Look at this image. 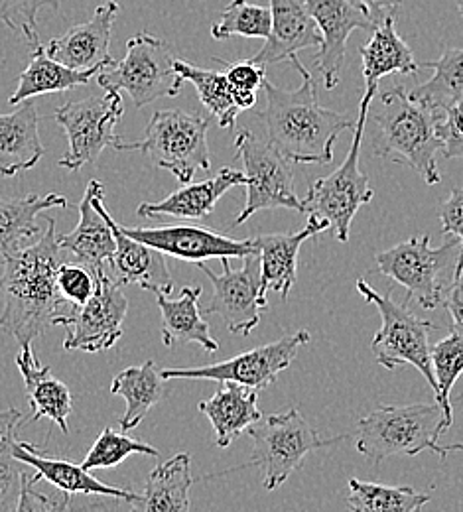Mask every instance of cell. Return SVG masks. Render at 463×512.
Instances as JSON below:
<instances>
[{
    "mask_svg": "<svg viewBox=\"0 0 463 512\" xmlns=\"http://www.w3.org/2000/svg\"><path fill=\"white\" fill-rule=\"evenodd\" d=\"M460 255V239L452 237L438 249L430 247V235L410 237L397 247L379 253V270L393 282L408 290L406 302L412 298L424 310H436L444 302L442 272L450 266L456 268Z\"/></svg>",
    "mask_w": 463,
    "mask_h": 512,
    "instance_id": "11",
    "label": "cell"
},
{
    "mask_svg": "<svg viewBox=\"0 0 463 512\" xmlns=\"http://www.w3.org/2000/svg\"><path fill=\"white\" fill-rule=\"evenodd\" d=\"M442 117L444 111L412 97L402 85L383 91L367 115L377 125L373 154L414 170L428 186L440 184L436 154L442 152Z\"/></svg>",
    "mask_w": 463,
    "mask_h": 512,
    "instance_id": "3",
    "label": "cell"
},
{
    "mask_svg": "<svg viewBox=\"0 0 463 512\" xmlns=\"http://www.w3.org/2000/svg\"><path fill=\"white\" fill-rule=\"evenodd\" d=\"M272 26L265 46L253 56L255 64H280L306 48L322 44V34L304 0H270Z\"/></svg>",
    "mask_w": 463,
    "mask_h": 512,
    "instance_id": "20",
    "label": "cell"
},
{
    "mask_svg": "<svg viewBox=\"0 0 463 512\" xmlns=\"http://www.w3.org/2000/svg\"><path fill=\"white\" fill-rule=\"evenodd\" d=\"M129 237L186 262H203L209 258H243L257 251L255 239H231L209 227L196 225H160V227H123Z\"/></svg>",
    "mask_w": 463,
    "mask_h": 512,
    "instance_id": "16",
    "label": "cell"
},
{
    "mask_svg": "<svg viewBox=\"0 0 463 512\" xmlns=\"http://www.w3.org/2000/svg\"><path fill=\"white\" fill-rule=\"evenodd\" d=\"M444 451L450 453V451H463V444H450V446H444Z\"/></svg>",
    "mask_w": 463,
    "mask_h": 512,
    "instance_id": "50",
    "label": "cell"
},
{
    "mask_svg": "<svg viewBox=\"0 0 463 512\" xmlns=\"http://www.w3.org/2000/svg\"><path fill=\"white\" fill-rule=\"evenodd\" d=\"M174 67L184 81L196 87L201 105L217 119L221 128L235 127L237 117L257 103V93L235 89L223 71L203 69L182 60H176Z\"/></svg>",
    "mask_w": 463,
    "mask_h": 512,
    "instance_id": "29",
    "label": "cell"
},
{
    "mask_svg": "<svg viewBox=\"0 0 463 512\" xmlns=\"http://www.w3.org/2000/svg\"><path fill=\"white\" fill-rule=\"evenodd\" d=\"M450 426L444 408L436 400L430 404L381 406L359 420L357 451L373 465L393 455L414 457L426 449L446 459L448 453L438 444V438Z\"/></svg>",
    "mask_w": 463,
    "mask_h": 512,
    "instance_id": "4",
    "label": "cell"
},
{
    "mask_svg": "<svg viewBox=\"0 0 463 512\" xmlns=\"http://www.w3.org/2000/svg\"><path fill=\"white\" fill-rule=\"evenodd\" d=\"M442 304H446V310L452 316V329L463 335V266L460 272H454V280L446 290Z\"/></svg>",
    "mask_w": 463,
    "mask_h": 512,
    "instance_id": "47",
    "label": "cell"
},
{
    "mask_svg": "<svg viewBox=\"0 0 463 512\" xmlns=\"http://www.w3.org/2000/svg\"><path fill=\"white\" fill-rule=\"evenodd\" d=\"M320 34V54L314 65L322 71L326 89L337 87L347 56V40L355 30L373 32L371 16L353 0H304Z\"/></svg>",
    "mask_w": 463,
    "mask_h": 512,
    "instance_id": "17",
    "label": "cell"
},
{
    "mask_svg": "<svg viewBox=\"0 0 463 512\" xmlns=\"http://www.w3.org/2000/svg\"><path fill=\"white\" fill-rule=\"evenodd\" d=\"M272 26L268 6H259L249 0H231L211 26L213 40H229L233 36L266 40Z\"/></svg>",
    "mask_w": 463,
    "mask_h": 512,
    "instance_id": "37",
    "label": "cell"
},
{
    "mask_svg": "<svg viewBox=\"0 0 463 512\" xmlns=\"http://www.w3.org/2000/svg\"><path fill=\"white\" fill-rule=\"evenodd\" d=\"M375 101V95L363 93L359 103V115L355 121V134L351 148L343 160V164L326 178L316 180L308 195L302 199L304 213L316 215L330 223L331 237L341 243L349 241L351 223L361 207L373 201V190L369 178L361 172L359 156H361V142L367 127L369 107Z\"/></svg>",
    "mask_w": 463,
    "mask_h": 512,
    "instance_id": "6",
    "label": "cell"
},
{
    "mask_svg": "<svg viewBox=\"0 0 463 512\" xmlns=\"http://www.w3.org/2000/svg\"><path fill=\"white\" fill-rule=\"evenodd\" d=\"M192 485V457L188 453H178L148 475L144 493L136 497L131 509L142 512L190 511Z\"/></svg>",
    "mask_w": 463,
    "mask_h": 512,
    "instance_id": "31",
    "label": "cell"
},
{
    "mask_svg": "<svg viewBox=\"0 0 463 512\" xmlns=\"http://www.w3.org/2000/svg\"><path fill=\"white\" fill-rule=\"evenodd\" d=\"M215 62L223 64V73L227 81L239 89V91H249V93H259L263 89V83L266 79L265 65L255 64L253 60H243L237 64H225L215 58Z\"/></svg>",
    "mask_w": 463,
    "mask_h": 512,
    "instance_id": "45",
    "label": "cell"
},
{
    "mask_svg": "<svg viewBox=\"0 0 463 512\" xmlns=\"http://www.w3.org/2000/svg\"><path fill=\"white\" fill-rule=\"evenodd\" d=\"M16 367L24 379L26 396L32 408L30 420L38 422L48 418L67 434V418L73 412V400L66 384L54 377L50 367L38 363L32 345H22L20 355L16 357Z\"/></svg>",
    "mask_w": 463,
    "mask_h": 512,
    "instance_id": "27",
    "label": "cell"
},
{
    "mask_svg": "<svg viewBox=\"0 0 463 512\" xmlns=\"http://www.w3.org/2000/svg\"><path fill=\"white\" fill-rule=\"evenodd\" d=\"M14 457L20 459L24 465L36 469V477L42 481H48L56 489L67 495H95V497H111L125 501L129 507L136 501V493L117 489L111 485H105L103 481L95 479L91 471L83 469L81 463H73L67 459H56L42 455L40 449L28 442H16L14 440Z\"/></svg>",
    "mask_w": 463,
    "mask_h": 512,
    "instance_id": "23",
    "label": "cell"
},
{
    "mask_svg": "<svg viewBox=\"0 0 463 512\" xmlns=\"http://www.w3.org/2000/svg\"><path fill=\"white\" fill-rule=\"evenodd\" d=\"M440 219H442V233L460 239V255L454 268V272H460L463 266V188L454 190L444 201L440 209Z\"/></svg>",
    "mask_w": 463,
    "mask_h": 512,
    "instance_id": "46",
    "label": "cell"
},
{
    "mask_svg": "<svg viewBox=\"0 0 463 512\" xmlns=\"http://www.w3.org/2000/svg\"><path fill=\"white\" fill-rule=\"evenodd\" d=\"M245 184V172L223 168L215 178L198 184H184L158 203H140L136 213L146 219L174 217V219H205L213 213L217 201L235 186Z\"/></svg>",
    "mask_w": 463,
    "mask_h": 512,
    "instance_id": "24",
    "label": "cell"
},
{
    "mask_svg": "<svg viewBox=\"0 0 463 512\" xmlns=\"http://www.w3.org/2000/svg\"><path fill=\"white\" fill-rule=\"evenodd\" d=\"M174 62L176 58L164 40L140 32L129 40L125 58L101 69L97 81L105 91L127 93L134 107L142 109L156 99L180 95L184 79Z\"/></svg>",
    "mask_w": 463,
    "mask_h": 512,
    "instance_id": "8",
    "label": "cell"
},
{
    "mask_svg": "<svg viewBox=\"0 0 463 512\" xmlns=\"http://www.w3.org/2000/svg\"><path fill=\"white\" fill-rule=\"evenodd\" d=\"M397 18H387L373 30L371 40L359 48L363 62V79L365 91L377 97L379 83L387 75H414L418 73V64L408 44L400 38L395 30Z\"/></svg>",
    "mask_w": 463,
    "mask_h": 512,
    "instance_id": "30",
    "label": "cell"
},
{
    "mask_svg": "<svg viewBox=\"0 0 463 512\" xmlns=\"http://www.w3.org/2000/svg\"><path fill=\"white\" fill-rule=\"evenodd\" d=\"M456 6H458V12L463 16V0H456Z\"/></svg>",
    "mask_w": 463,
    "mask_h": 512,
    "instance_id": "51",
    "label": "cell"
},
{
    "mask_svg": "<svg viewBox=\"0 0 463 512\" xmlns=\"http://www.w3.org/2000/svg\"><path fill=\"white\" fill-rule=\"evenodd\" d=\"M444 158H463V95L448 109L438 125Z\"/></svg>",
    "mask_w": 463,
    "mask_h": 512,
    "instance_id": "43",
    "label": "cell"
},
{
    "mask_svg": "<svg viewBox=\"0 0 463 512\" xmlns=\"http://www.w3.org/2000/svg\"><path fill=\"white\" fill-rule=\"evenodd\" d=\"M99 71H101V67L73 69V67L60 64L48 56L46 46L40 42L38 46L32 48L30 64L20 73L16 91L10 95L8 103L16 107L28 99L38 97V95L71 91L79 85H87L91 81V77H95V73H99Z\"/></svg>",
    "mask_w": 463,
    "mask_h": 512,
    "instance_id": "33",
    "label": "cell"
},
{
    "mask_svg": "<svg viewBox=\"0 0 463 512\" xmlns=\"http://www.w3.org/2000/svg\"><path fill=\"white\" fill-rule=\"evenodd\" d=\"M46 6L60 10V0H0V22L12 32H20L34 48L40 44L38 12Z\"/></svg>",
    "mask_w": 463,
    "mask_h": 512,
    "instance_id": "40",
    "label": "cell"
},
{
    "mask_svg": "<svg viewBox=\"0 0 463 512\" xmlns=\"http://www.w3.org/2000/svg\"><path fill=\"white\" fill-rule=\"evenodd\" d=\"M428 501V493H420L412 487L365 483L355 477L349 479L345 495L347 509L355 512H416L422 511Z\"/></svg>",
    "mask_w": 463,
    "mask_h": 512,
    "instance_id": "35",
    "label": "cell"
},
{
    "mask_svg": "<svg viewBox=\"0 0 463 512\" xmlns=\"http://www.w3.org/2000/svg\"><path fill=\"white\" fill-rule=\"evenodd\" d=\"M40 479L28 477L26 473L22 475V487H20V497H18V505L16 511L18 512H50V511H67L71 507V495L64 493L60 499H50L44 493L36 491L34 485Z\"/></svg>",
    "mask_w": 463,
    "mask_h": 512,
    "instance_id": "44",
    "label": "cell"
},
{
    "mask_svg": "<svg viewBox=\"0 0 463 512\" xmlns=\"http://www.w3.org/2000/svg\"><path fill=\"white\" fill-rule=\"evenodd\" d=\"M14 432L16 428L0 430V511H16L22 487V461L12 451Z\"/></svg>",
    "mask_w": 463,
    "mask_h": 512,
    "instance_id": "41",
    "label": "cell"
},
{
    "mask_svg": "<svg viewBox=\"0 0 463 512\" xmlns=\"http://www.w3.org/2000/svg\"><path fill=\"white\" fill-rule=\"evenodd\" d=\"M310 343V333L300 329L292 335H284L274 343H266L263 347L241 353L233 359L196 367V369H160L164 381L174 379H192V381H217V383L245 384L255 390L268 388L276 383V377L286 371L302 345Z\"/></svg>",
    "mask_w": 463,
    "mask_h": 512,
    "instance_id": "15",
    "label": "cell"
},
{
    "mask_svg": "<svg viewBox=\"0 0 463 512\" xmlns=\"http://www.w3.org/2000/svg\"><path fill=\"white\" fill-rule=\"evenodd\" d=\"M134 453H142V455H158V449L134 440L131 436H127V432H115L113 428H105L99 438L95 440V444L87 451L85 459L81 461L83 469L87 471H95V469H111L121 465L129 455Z\"/></svg>",
    "mask_w": 463,
    "mask_h": 512,
    "instance_id": "39",
    "label": "cell"
},
{
    "mask_svg": "<svg viewBox=\"0 0 463 512\" xmlns=\"http://www.w3.org/2000/svg\"><path fill=\"white\" fill-rule=\"evenodd\" d=\"M79 209L77 227L58 237L60 249L75 258V262L87 266L93 274L107 268L115 255V235L109 223V211L105 207V188L101 182L91 180Z\"/></svg>",
    "mask_w": 463,
    "mask_h": 512,
    "instance_id": "18",
    "label": "cell"
},
{
    "mask_svg": "<svg viewBox=\"0 0 463 512\" xmlns=\"http://www.w3.org/2000/svg\"><path fill=\"white\" fill-rule=\"evenodd\" d=\"M58 290L69 306H83L95 292V274L79 262H62L58 268Z\"/></svg>",
    "mask_w": 463,
    "mask_h": 512,
    "instance_id": "42",
    "label": "cell"
},
{
    "mask_svg": "<svg viewBox=\"0 0 463 512\" xmlns=\"http://www.w3.org/2000/svg\"><path fill=\"white\" fill-rule=\"evenodd\" d=\"M119 14V2L107 0L95 8L89 22L69 28L66 34L48 42L46 52L56 62L73 69H93L113 64L111 32Z\"/></svg>",
    "mask_w": 463,
    "mask_h": 512,
    "instance_id": "19",
    "label": "cell"
},
{
    "mask_svg": "<svg viewBox=\"0 0 463 512\" xmlns=\"http://www.w3.org/2000/svg\"><path fill=\"white\" fill-rule=\"evenodd\" d=\"M430 359H432V369L438 384L436 402L444 408L446 418L452 424L454 414H452L450 392L456 381L463 375V335L452 329L448 337H444L434 347H430Z\"/></svg>",
    "mask_w": 463,
    "mask_h": 512,
    "instance_id": "38",
    "label": "cell"
},
{
    "mask_svg": "<svg viewBox=\"0 0 463 512\" xmlns=\"http://www.w3.org/2000/svg\"><path fill=\"white\" fill-rule=\"evenodd\" d=\"M125 115V101L119 91H105L81 101L62 105L54 119L66 130L69 150L60 166L79 172L87 164H95L103 150L119 138L115 127Z\"/></svg>",
    "mask_w": 463,
    "mask_h": 512,
    "instance_id": "12",
    "label": "cell"
},
{
    "mask_svg": "<svg viewBox=\"0 0 463 512\" xmlns=\"http://www.w3.org/2000/svg\"><path fill=\"white\" fill-rule=\"evenodd\" d=\"M22 412L20 410H0V430H6V428H16L20 422H22Z\"/></svg>",
    "mask_w": 463,
    "mask_h": 512,
    "instance_id": "49",
    "label": "cell"
},
{
    "mask_svg": "<svg viewBox=\"0 0 463 512\" xmlns=\"http://www.w3.org/2000/svg\"><path fill=\"white\" fill-rule=\"evenodd\" d=\"M422 65L434 69V75L426 83L408 89L410 95L438 111L454 105L463 95V48L444 46L438 60Z\"/></svg>",
    "mask_w": 463,
    "mask_h": 512,
    "instance_id": "36",
    "label": "cell"
},
{
    "mask_svg": "<svg viewBox=\"0 0 463 512\" xmlns=\"http://www.w3.org/2000/svg\"><path fill=\"white\" fill-rule=\"evenodd\" d=\"M247 434L255 448L251 461L245 467H259L263 471L266 491H274L286 483L308 453L347 440V436L322 440L296 408L261 418L247 430Z\"/></svg>",
    "mask_w": 463,
    "mask_h": 512,
    "instance_id": "9",
    "label": "cell"
},
{
    "mask_svg": "<svg viewBox=\"0 0 463 512\" xmlns=\"http://www.w3.org/2000/svg\"><path fill=\"white\" fill-rule=\"evenodd\" d=\"M290 62L298 69L302 85L294 91H284L265 79L266 107L257 115L265 123L268 142L290 164L326 166L333 160V144L339 134L355 127V121L351 115L322 107L312 73L298 56H292Z\"/></svg>",
    "mask_w": 463,
    "mask_h": 512,
    "instance_id": "2",
    "label": "cell"
},
{
    "mask_svg": "<svg viewBox=\"0 0 463 512\" xmlns=\"http://www.w3.org/2000/svg\"><path fill=\"white\" fill-rule=\"evenodd\" d=\"M66 197L60 193L24 197H8L0 193V255H14L16 251L32 245L44 235L38 217L54 207H67ZM46 223V221H44Z\"/></svg>",
    "mask_w": 463,
    "mask_h": 512,
    "instance_id": "28",
    "label": "cell"
},
{
    "mask_svg": "<svg viewBox=\"0 0 463 512\" xmlns=\"http://www.w3.org/2000/svg\"><path fill=\"white\" fill-rule=\"evenodd\" d=\"M127 312L129 300L123 286L109 276L107 268L95 272L93 296L83 306L73 308L62 321V327H66L64 347L93 355L115 347L123 337Z\"/></svg>",
    "mask_w": 463,
    "mask_h": 512,
    "instance_id": "14",
    "label": "cell"
},
{
    "mask_svg": "<svg viewBox=\"0 0 463 512\" xmlns=\"http://www.w3.org/2000/svg\"><path fill=\"white\" fill-rule=\"evenodd\" d=\"M353 2L365 8V12L371 16L375 26L387 18H397L398 10L402 6V0H353Z\"/></svg>",
    "mask_w": 463,
    "mask_h": 512,
    "instance_id": "48",
    "label": "cell"
},
{
    "mask_svg": "<svg viewBox=\"0 0 463 512\" xmlns=\"http://www.w3.org/2000/svg\"><path fill=\"white\" fill-rule=\"evenodd\" d=\"M219 260L223 274H215L209 266L198 262L199 270L213 286V296L205 314L219 316L231 333L249 335L261 323V312L268 310V300L263 294L261 256L259 251L243 256L245 262L239 270L231 266L233 258Z\"/></svg>",
    "mask_w": 463,
    "mask_h": 512,
    "instance_id": "13",
    "label": "cell"
},
{
    "mask_svg": "<svg viewBox=\"0 0 463 512\" xmlns=\"http://www.w3.org/2000/svg\"><path fill=\"white\" fill-rule=\"evenodd\" d=\"M201 286H186L178 300L166 298V294H156V302L162 314V343L166 347L198 343L207 353H217L219 343L209 331V323L199 314Z\"/></svg>",
    "mask_w": 463,
    "mask_h": 512,
    "instance_id": "32",
    "label": "cell"
},
{
    "mask_svg": "<svg viewBox=\"0 0 463 512\" xmlns=\"http://www.w3.org/2000/svg\"><path fill=\"white\" fill-rule=\"evenodd\" d=\"M207 128L209 119L198 113H186L182 109L156 111L140 140L127 142L117 138L113 148L119 152L138 150L156 168L168 170L178 182L188 184L196 172L211 168Z\"/></svg>",
    "mask_w": 463,
    "mask_h": 512,
    "instance_id": "5",
    "label": "cell"
},
{
    "mask_svg": "<svg viewBox=\"0 0 463 512\" xmlns=\"http://www.w3.org/2000/svg\"><path fill=\"white\" fill-rule=\"evenodd\" d=\"M330 223L316 215L308 217V223L296 233H263L255 237V245L261 256L263 294L278 292L282 300L288 298L298 270V253L302 245L328 231Z\"/></svg>",
    "mask_w": 463,
    "mask_h": 512,
    "instance_id": "22",
    "label": "cell"
},
{
    "mask_svg": "<svg viewBox=\"0 0 463 512\" xmlns=\"http://www.w3.org/2000/svg\"><path fill=\"white\" fill-rule=\"evenodd\" d=\"M257 392L259 390L245 384L225 381L209 400L199 402V412L209 418L215 430V444L219 448H229L241 434L263 418Z\"/></svg>",
    "mask_w": 463,
    "mask_h": 512,
    "instance_id": "25",
    "label": "cell"
},
{
    "mask_svg": "<svg viewBox=\"0 0 463 512\" xmlns=\"http://www.w3.org/2000/svg\"><path fill=\"white\" fill-rule=\"evenodd\" d=\"M109 223L115 235V255L107 264L109 276L121 284H138L154 294H168L174 288V278L168 268L166 255L129 237L111 215Z\"/></svg>",
    "mask_w": 463,
    "mask_h": 512,
    "instance_id": "21",
    "label": "cell"
},
{
    "mask_svg": "<svg viewBox=\"0 0 463 512\" xmlns=\"http://www.w3.org/2000/svg\"><path fill=\"white\" fill-rule=\"evenodd\" d=\"M111 392L127 400V412L119 418V424L123 432H131L162 400L164 379L154 361H146L138 367L121 371L113 379Z\"/></svg>",
    "mask_w": 463,
    "mask_h": 512,
    "instance_id": "34",
    "label": "cell"
},
{
    "mask_svg": "<svg viewBox=\"0 0 463 512\" xmlns=\"http://www.w3.org/2000/svg\"><path fill=\"white\" fill-rule=\"evenodd\" d=\"M357 292L373 304L381 314V329L371 341V351L381 367L395 371L402 365H412L428 381L434 396L438 384L430 359V333L438 329L432 321L418 318L408 310V302L398 304L391 294L377 292L365 278L357 280Z\"/></svg>",
    "mask_w": 463,
    "mask_h": 512,
    "instance_id": "7",
    "label": "cell"
},
{
    "mask_svg": "<svg viewBox=\"0 0 463 512\" xmlns=\"http://www.w3.org/2000/svg\"><path fill=\"white\" fill-rule=\"evenodd\" d=\"M38 125V109L30 99L14 113L0 115V174L4 178L32 170L42 160L44 144Z\"/></svg>",
    "mask_w": 463,
    "mask_h": 512,
    "instance_id": "26",
    "label": "cell"
},
{
    "mask_svg": "<svg viewBox=\"0 0 463 512\" xmlns=\"http://www.w3.org/2000/svg\"><path fill=\"white\" fill-rule=\"evenodd\" d=\"M235 150L245 166L243 186L247 188V201L233 225H243L259 211L276 207L304 213V203L294 190L292 166L268 140L241 128L235 136Z\"/></svg>",
    "mask_w": 463,
    "mask_h": 512,
    "instance_id": "10",
    "label": "cell"
},
{
    "mask_svg": "<svg viewBox=\"0 0 463 512\" xmlns=\"http://www.w3.org/2000/svg\"><path fill=\"white\" fill-rule=\"evenodd\" d=\"M44 235L32 245L4 256L0 276V329L22 345H32L50 327L62 325L73 310L58 290V268L64 262L56 221L44 215Z\"/></svg>",
    "mask_w": 463,
    "mask_h": 512,
    "instance_id": "1",
    "label": "cell"
}]
</instances>
